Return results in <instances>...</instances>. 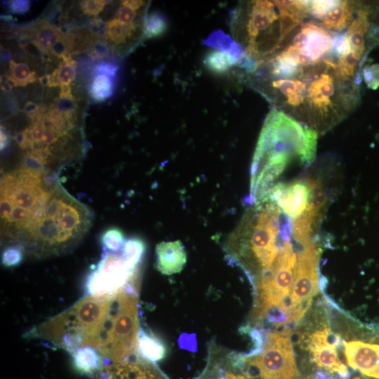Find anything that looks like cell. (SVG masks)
<instances>
[{
	"label": "cell",
	"mask_w": 379,
	"mask_h": 379,
	"mask_svg": "<svg viewBox=\"0 0 379 379\" xmlns=\"http://www.w3.org/2000/svg\"><path fill=\"white\" fill-rule=\"evenodd\" d=\"M0 207L1 245L18 247L36 259L72 251L93 218L55 173L22 165L1 176Z\"/></svg>",
	"instance_id": "6da1fadb"
},
{
	"label": "cell",
	"mask_w": 379,
	"mask_h": 379,
	"mask_svg": "<svg viewBox=\"0 0 379 379\" xmlns=\"http://www.w3.org/2000/svg\"><path fill=\"white\" fill-rule=\"evenodd\" d=\"M319 134L284 112L272 108L261 129L251 165L248 204L262 201L288 168L309 166Z\"/></svg>",
	"instance_id": "7a4b0ae2"
},
{
	"label": "cell",
	"mask_w": 379,
	"mask_h": 379,
	"mask_svg": "<svg viewBox=\"0 0 379 379\" xmlns=\"http://www.w3.org/2000/svg\"><path fill=\"white\" fill-rule=\"evenodd\" d=\"M119 305L118 294H88L72 306L34 326L27 336L44 340L71 354L84 347L105 356Z\"/></svg>",
	"instance_id": "3957f363"
},
{
	"label": "cell",
	"mask_w": 379,
	"mask_h": 379,
	"mask_svg": "<svg viewBox=\"0 0 379 379\" xmlns=\"http://www.w3.org/2000/svg\"><path fill=\"white\" fill-rule=\"evenodd\" d=\"M305 91L297 120L324 134L355 107L359 84L342 79L335 65L328 59L305 67Z\"/></svg>",
	"instance_id": "277c9868"
},
{
	"label": "cell",
	"mask_w": 379,
	"mask_h": 379,
	"mask_svg": "<svg viewBox=\"0 0 379 379\" xmlns=\"http://www.w3.org/2000/svg\"><path fill=\"white\" fill-rule=\"evenodd\" d=\"M234 38L260 65L286 46L287 36L275 1L241 2L231 18Z\"/></svg>",
	"instance_id": "5b68a950"
},
{
	"label": "cell",
	"mask_w": 379,
	"mask_h": 379,
	"mask_svg": "<svg viewBox=\"0 0 379 379\" xmlns=\"http://www.w3.org/2000/svg\"><path fill=\"white\" fill-rule=\"evenodd\" d=\"M317 237L295 241L297 246V268L291 290L290 323L300 320L310 306L313 296L319 291V248Z\"/></svg>",
	"instance_id": "8992f818"
},
{
	"label": "cell",
	"mask_w": 379,
	"mask_h": 379,
	"mask_svg": "<svg viewBox=\"0 0 379 379\" xmlns=\"http://www.w3.org/2000/svg\"><path fill=\"white\" fill-rule=\"evenodd\" d=\"M121 249L107 251L87 279L88 294L112 295L126 287L141 275V264L126 259Z\"/></svg>",
	"instance_id": "52a82bcc"
},
{
	"label": "cell",
	"mask_w": 379,
	"mask_h": 379,
	"mask_svg": "<svg viewBox=\"0 0 379 379\" xmlns=\"http://www.w3.org/2000/svg\"><path fill=\"white\" fill-rule=\"evenodd\" d=\"M334 32L319 23L309 21L302 23L299 30L283 50L303 67L316 65L326 58L332 49Z\"/></svg>",
	"instance_id": "ba28073f"
},
{
	"label": "cell",
	"mask_w": 379,
	"mask_h": 379,
	"mask_svg": "<svg viewBox=\"0 0 379 379\" xmlns=\"http://www.w3.org/2000/svg\"><path fill=\"white\" fill-rule=\"evenodd\" d=\"M257 357L262 379H294L297 375L289 336L270 333L263 352Z\"/></svg>",
	"instance_id": "9c48e42d"
},
{
	"label": "cell",
	"mask_w": 379,
	"mask_h": 379,
	"mask_svg": "<svg viewBox=\"0 0 379 379\" xmlns=\"http://www.w3.org/2000/svg\"><path fill=\"white\" fill-rule=\"evenodd\" d=\"M341 344L340 336L326 328L309 336L307 348L313 361L318 366L330 372H335L341 378L345 379L349 377V372L346 366L340 361L336 351Z\"/></svg>",
	"instance_id": "30bf717a"
},
{
	"label": "cell",
	"mask_w": 379,
	"mask_h": 379,
	"mask_svg": "<svg viewBox=\"0 0 379 379\" xmlns=\"http://www.w3.org/2000/svg\"><path fill=\"white\" fill-rule=\"evenodd\" d=\"M310 15L331 32H342L350 25L357 1H308Z\"/></svg>",
	"instance_id": "8fae6325"
},
{
	"label": "cell",
	"mask_w": 379,
	"mask_h": 379,
	"mask_svg": "<svg viewBox=\"0 0 379 379\" xmlns=\"http://www.w3.org/2000/svg\"><path fill=\"white\" fill-rule=\"evenodd\" d=\"M347 364L363 375L379 379V343L343 341Z\"/></svg>",
	"instance_id": "7c38bea8"
},
{
	"label": "cell",
	"mask_w": 379,
	"mask_h": 379,
	"mask_svg": "<svg viewBox=\"0 0 379 379\" xmlns=\"http://www.w3.org/2000/svg\"><path fill=\"white\" fill-rule=\"evenodd\" d=\"M156 267L162 274L180 272L187 262V253L180 240L161 241L155 249Z\"/></svg>",
	"instance_id": "4fadbf2b"
},
{
	"label": "cell",
	"mask_w": 379,
	"mask_h": 379,
	"mask_svg": "<svg viewBox=\"0 0 379 379\" xmlns=\"http://www.w3.org/2000/svg\"><path fill=\"white\" fill-rule=\"evenodd\" d=\"M137 352L145 361L157 363L166 355L164 343L154 334L140 331L137 342Z\"/></svg>",
	"instance_id": "5bb4252c"
},
{
	"label": "cell",
	"mask_w": 379,
	"mask_h": 379,
	"mask_svg": "<svg viewBox=\"0 0 379 379\" xmlns=\"http://www.w3.org/2000/svg\"><path fill=\"white\" fill-rule=\"evenodd\" d=\"M204 44L216 51L232 55L239 63L247 55L245 49L222 30L212 32L204 41Z\"/></svg>",
	"instance_id": "9a60e30c"
},
{
	"label": "cell",
	"mask_w": 379,
	"mask_h": 379,
	"mask_svg": "<svg viewBox=\"0 0 379 379\" xmlns=\"http://www.w3.org/2000/svg\"><path fill=\"white\" fill-rule=\"evenodd\" d=\"M8 81L14 87H25L38 79L36 71L31 72L29 66L25 62H16L11 60L9 70L7 72Z\"/></svg>",
	"instance_id": "2e32d148"
},
{
	"label": "cell",
	"mask_w": 379,
	"mask_h": 379,
	"mask_svg": "<svg viewBox=\"0 0 379 379\" xmlns=\"http://www.w3.org/2000/svg\"><path fill=\"white\" fill-rule=\"evenodd\" d=\"M238 63L239 61L232 55L216 50L207 53L204 60V64L206 68L216 74L226 72Z\"/></svg>",
	"instance_id": "e0dca14e"
},
{
	"label": "cell",
	"mask_w": 379,
	"mask_h": 379,
	"mask_svg": "<svg viewBox=\"0 0 379 379\" xmlns=\"http://www.w3.org/2000/svg\"><path fill=\"white\" fill-rule=\"evenodd\" d=\"M115 78L105 74H96L89 87L91 96L98 102H102L110 98L114 93Z\"/></svg>",
	"instance_id": "ac0fdd59"
},
{
	"label": "cell",
	"mask_w": 379,
	"mask_h": 379,
	"mask_svg": "<svg viewBox=\"0 0 379 379\" xmlns=\"http://www.w3.org/2000/svg\"><path fill=\"white\" fill-rule=\"evenodd\" d=\"M76 366L85 373L92 372L98 368L100 355L93 348L84 347L72 354Z\"/></svg>",
	"instance_id": "d6986e66"
},
{
	"label": "cell",
	"mask_w": 379,
	"mask_h": 379,
	"mask_svg": "<svg viewBox=\"0 0 379 379\" xmlns=\"http://www.w3.org/2000/svg\"><path fill=\"white\" fill-rule=\"evenodd\" d=\"M167 20L160 12L153 11L146 15L144 22V36L154 38L162 35L167 29Z\"/></svg>",
	"instance_id": "ffe728a7"
},
{
	"label": "cell",
	"mask_w": 379,
	"mask_h": 379,
	"mask_svg": "<svg viewBox=\"0 0 379 379\" xmlns=\"http://www.w3.org/2000/svg\"><path fill=\"white\" fill-rule=\"evenodd\" d=\"M126 241L123 232L118 228H109L101 237L102 245L105 251L117 252Z\"/></svg>",
	"instance_id": "44dd1931"
},
{
	"label": "cell",
	"mask_w": 379,
	"mask_h": 379,
	"mask_svg": "<svg viewBox=\"0 0 379 379\" xmlns=\"http://www.w3.org/2000/svg\"><path fill=\"white\" fill-rule=\"evenodd\" d=\"M111 47L107 40L100 39L92 46L88 53V57L93 61L103 60L110 55Z\"/></svg>",
	"instance_id": "7402d4cb"
},
{
	"label": "cell",
	"mask_w": 379,
	"mask_h": 379,
	"mask_svg": "<svg viewBox=\"0 0 379 379\" xmlns=\"http://www.w3.org/2000/svg\"><path fill=\"white\" fill-rule=\"evenodd\" d=\"M361 75L367 87L376 90L379 88V64L366 65L361 70Z\"/></svg>",
	"instance_id": "603a6c76"
},
{
	"label": "cell",
	"mask_w": 379,
	"mask_h": 379,
	"mask_svg": "<svg viewBox=\"0 0 379 379\" xmlns=\"http://www.w3.org/2000/svg\"><path fill=\"white\" fill-rule=\"evenodd\" d=\"M140 13H144V10H135L128 6L121 4V6L119 7L117 15V18L120 21L126 24H132L145 18L146 15L140 17Z\"/></svg>",
	"instance_id": "cb8c5ba5"
},
{
	"label": "cell",
	"mask_w": 379,
	"mask_h": 379,
	"mask_svg": "<svg viewBox=\"0 0 379 379\" xmlns=\"http://www.w3.org/2000/svg\"><path fill=\"white\" fill-rule=\"evenodd\" d=\"M77 107L74 98H59L50 108L60 114L71 115L77 113Z\"/></svg>",
	"instance_id": "d4e9b609"
},
{
	"label": "cell",
	"mask_w": 379,
	"mask_h": 379,
	"mask_svg": "<svg viewBox=\"0 0 379 379\" xmlns=\"http://www.w3.org/2000/svg\"><path fill=\"white\" fill-rule=\"evenodd\" d=\"M24 257L22 251L15 246L4 248L2 263L6 267H13L20 264Z\"/></svg>",
	"instance_id": "484cf974"
},
{
	"label": "cell",
	"mask_w": 379,
	"mask_h": 379,
	"mask_svg": "<svg viewBox=\"0 0 379 379\" xmlns=\"http://www.w3.org/2000/svg\"><path fill=\"white\" fill-rule=\"evenodd\" d=\"M119 66L115 61L109 59L99 61L93 68V75L105 74L115 78Z\"/></svg>",
	"instance_id": "4316f807"
},
{
	"label": "cell",
	"mask_w": 379,
	"mask_h": 379,
	"mask_svg": "<svg viewBox=\"0 0 379 379\" xmlns=\"http://www.w3.org/2000/svg\"><path fill=\"white\" fill-rule=\"evenodd\" d=\"M110 1L104 0H85L79 2L81 11L88 15H97Z\"/></svg>",
	"instance_id": "83f0119b"
},
{
	"label": "cell",
	"mask_w": 379,
	"mask_h": 379,
	"mask_svg": "<svg viewBox=\"0 0 379 379\" xmlns=\"http://www.w3.org/2000/svg\"><path fill=\"white\" fill-rule=\"evenodd\" d=\"M44 89V87L39 81L30 84L27 88V96L30 98V101L38 104L42 103Z\"/></svg>",
	"instance_id": "f1b7e54d"
},
{
	"label": "cell",
	"mask_w": 379,
	"mask_h": 379,
	"mask_svg": "<svg viewBox=\"0 0 379 379\" xmlns=\"http://www.w3.org/2000/svg\"><path fill=\"white\" fill-rule=\"evenodd\" d=\"M31 1L25 0L8 1V7L11 13L24 14L27 12L30 8Z\"/></svg>",
	"instance_id": "f546056e"
},
{
	"label": "cell",
	"mask_w": 379,
	"mask_h": 379,
	"mask_svg": "<svg viewBox=\"0 0 379 379\" xmlns=\"http://www.w3.org/2000/svg\"><path fill=\"white\" fill-rule=\"evenodd\" d=\"M39 105L32 101L28 100L25 103L23 111L27 115H31L39 109Z\"/></svg>",
	"instance_id": "4dcf8cb0"
},
{
	"label": "cell",
	"mask_w": 379,
	"mask_h": 379,
	"mask_svg": "<svg viewBox=\"0 0 379 379\" xmlns=\"http://www.w3.org/2000/svg\"><path fill=\"white\" fill-rule=\"evenodd\" d=\"M0 137H1L0 138L1 150H4L8 145L9 136L7 131L1 126Z\"/></svg>",
	"instance_id": "1f68e13d"
},
{
	"label": "cell",
	"mask_w": 379,
	"mask_h": 379,
	"mask_svg": "<svg viewBox=\"0 0 379 379\" xmlns=\"http://www.w3.org/2000/svg\"><path fill=\"white\" fill-rule=\"evenodd\" d=\"M60 98H74L71 93V87L69 85L61 84L60 85Z\"/></svg>",
	"instance_id": "d6a6232c"
},
{
	"label": "cell",
	"mask_w": 379,
	"mask_h": 379,
	"mask_svg": "<svg viewBox=\"0 0 379 379\" xmlns=\"http://www.w3.org/2000/svg\"><path fill=\"white\" fill-rule=\"evenodd\" d=\"M13 53L8 48L1 46V62H8L12 57Z\"/></svg>",
	"instance_id": "836d02e7"
},
{
	"label": "cell",
	"mask_w": 379,
	"mask_h": 379,
	"mask_svg": "<svg viewBox=\"0 0 379 379\" xmlns=\"http://www.w3.org/2000/svg\"><path fill=\"white\" fill-rule=\"evenodd\" d=\"M313 379H333V378L324 371L317 370L314 373Z\"/></svg>",
	"instance_id": "e575fe53"
},
{
	"label": "cell",
	"mask_w": 379,
	"mask_h": 379,
	"mask_svg": "<svg viewBox=\"0 0 379 379\" xmlns=\"http://www.w3.org/2000/svg\"><path fill=\"white\" fill-rule=\"evenodd\" d=\"M218 379H246L244 376L241 375H237L232 372H225L224 374L220 375Z\"/></svg>",
	"instance_id": "d590c367"
},
{
	"label": "cell",
	"mask_w": 379,
	"mask_h": 379,
	"mask_svg": "<svg viewBox=\"0 0 379 379\" xmlns=\"http://www.w3.org/2000/svg\"><path fill=\"white\" fill-rule=\"evenodd\" d=\"M50 74H46L38 78V81L44 87H48Z\"/></svg>",
	"instance_id": "8d00e7d4"
},
{
	"label": "cell",
	"mask_w": 379,
	"mask_h": 379,
	"mask_svg": "<svg viewBox=\"0 0 379 379\" xmlns=\"http://www.w3.org/2000/svg\"><path fill=\"white\" fill-rule=\"evenodd\" d=\"M354 379H361L360 378L356 377Z\"/></svg>",
	"instance_id": "74e56055"
}]
</instances>
